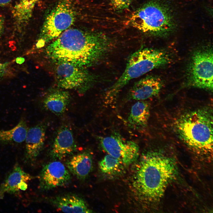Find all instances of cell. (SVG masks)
Wrapping results in <instances>:
<instances>
[{"instance_id": "cell-1", "label": "cell", "mask_w": 213, "mask_h": 213, "mask_svg": "<svg viewBox=\"0 0 213 213\" xmlns=\"http://www.w3.org/2000/svg\"><path fill=\"white\" fill-rule=\"evenodd\" d=\"M45 50L47 56L57 62H65L85 68L99 62L111 51L114 45L99 32L68 29Z\"/></svg>"}, {"instance_id": "cell-2", "label": "cell", "mask_w": 213, "mask_h": 213, "mask_svg": "<svg viewBox=\"0 0 213 213\" xmlns=\"http://www.w3.org/2000/svg\"><path fill=\"white\" fill-rule=\"evenodd\" d=\"M137 163L132 181L135 193L145 201H158L176 174L175 162L160 152L150 151L143 154Z\"/></svg>"}, {"instance_id": "cell-3", "label": "cell", "mask_w": 213, "mask_h": 213, "mask_svg": "<svg viewBox=\"0 0 213 213\" xmlns=\"http://www.w3.org/2000/svg\"><path fill=\"white\" fill-rule=\"evenodd\" d=\"M212 118L211 111L206 108L184 113L177 120L175 125L180 139L196 153L212 154Z\"/></svg>"}, {"instance_id": "cell-4", "label": "cell", "mask_w": 213, "mask_h": 213, "mask_svg": "<svg viewBox=\"0 0 213 213\" xmlns=\"http://www.w3.org/2000/svg\"><path fill=\"white\" fill-rule=\"evenodd\" d=\"M171 60L168 52L163 50L148 47L140 49L130 56L122 74L106 90V101H114L121 90L132 80L154 69L167 65Z\"/></svg>"}, {"instance_id": "cell-5", "label": "cell", "mask_w": 213, "mask_h": 213, "mask_svg": "<svg viewBox=\"0 0 213 213\" xmlns=\"http://www.w3.org/2000/svg\"><path fill=\"white\" fill-rule=\"evenodd\" d=\"M130 22L142 32L158 37L168 36L175 27L170 8L158 0L150 1L138 8L132 14Z\"/></svg>"}, {"instance_id": "cell-6", "label": "cell", "mask_w": 213, "mask_h": 213, "mask_svg": "<svg viewBox=\"0 0 213 213\" xmlns=\"http://www.w3.org/2000/svg\"><path fill=\"white\" fill-rule=\"evenodd\" d=\"M71 0H60L46 16L37 46L58 37L75 21L76 12Z\"/></svg>"}, {"instance_id": "cell-7", "label": "cell", "mask_w": 213, "mask_h": 213, "mask_svg": "<svg viewBox=\"0 0 213 213\" xmlns=\"http://www.w3.org/2000/svg\"><path fill=\"white\" fill-rule=\"evenodd\" d=\"M213 57L210 46H202L193 51L187 75L189 85L212 91Z\"/></svg>"}, {"instance_id": "cell-8", "label": "cell", "mask_w": 213, "mask_h": 213, "mask_svg": "<svg viewBox=\"0 0 213 213\" xmlns=\"http://www.w3.org/2000/svg\"><path fill=\"white\" fill-rule=\"evenodd\" d=\"M56 73L59 86L66 89L87 90L96 80L84 68L63 62H57Z\"/></svg>"}, {"instance_id": "cell-9", "label": "cell", "mask_w": 213, "mask_h": 213, "mask_svg": "<svg viewBox=\"0 0 213 213\" xmlns=\"http://www.w3.org/2000/svg\"><path fill=\"white\" fill-rule=\"evenodd\" d=\"M99 140L103 150L119 160L125 166L132 163L138 157L139 147L138 144L132 141L125 139L118 133L100 137Z\"/></svg>"}, {"instance_id": "cell-10", "label": "cell", "mask_w": 213, "mask_h": 213, "mask_svg": "<svg viewBox=\"0 0 213 213\" xmlns=\"http://www.w3.org/2000/svg\"><path fill=\"white\" fill-rule=\"evenodd\" d=\"M70 173L59 161L49 162L43 167L39 177V187L48 190L67 185L71 180Z\"/></svg>"}, {"instance_id": "cell-11", "label": "cell", "mask_w": 213, "mask_h": 213, "mask_svg": "<svg viewBox=\"0 0 213 213\" xmlns=\"http://www.w3.org/2000/svg\"><path fill=\"white\" fill-rule=\"evenodd\" d=\"M76 148L72 130L68 126H63L57 132L50 154L53 158L61 159L73 154Z\"/></svg>"}, {"instance_id": "cell-12", "label": "cell", "mask_w": 213, "mask_h": 213, "mask_svg": "<svg viewBox=\"0 0 213 213\" xmlns=\"http://www.w3.org/2000/svg\"><path fill=\"white\" fill-rule=\"evenodd\" d=\"M159 77L148 75L136 82L129 91L128 100H144L158 94L163 86Z\"/></svg>"}, {"instance_id": "cell-13", "label": "cell", "mask_w": 213, "mask_h": 213, "mask_svg": "<svg viewBox=\"0 0 213 213\" xmlns=\"http://www.w3.org/2000/svg\"><path fill=\"white\" fill-rule=\"evenodd\" d=\"M46 130L43 123L28 128L25 140V156L27 160L33 161L40 154L44 145Z\"/></svg>"}, {"instance_id": "cell-14", "label": "cell", "mask_w": 213, "mask_h": 213, "mask_svg": "<svg viewBox=\"0 0 213 213\" xmlns=\"http://www.w3.org/2000/svg\"><path fill=\"white\" fill-rule=\"evenodd\" d=\"M31 178L29 174L16 164L0 186V199H2L6 193L12 194L20 190H25L28 187L27 183Z\"/></svg>"}, {"instance_id": "cell-15", "label": "cell", "mask_w": 213, "mask_h": 213, "mask_svg": "<svg viewBox=\"0 0 213 213\" xmlns=\"http://www.w3.org/2000/svg\"><path fill=\"white\" fill-rule=\"evenodd\" d=\"M51 202L57 208L64 212H92L85 201L75 195L70 194L59 196L52 199Z\"/></svg>"}, {"instance_id": "cell-16", "label": "cell", "mask_w": 213, "mask_h": 213, "mask_svg": "<svg viewBox=\"0 0 213 213\" xmlns=\"http://www.w3.org/2000/svg\"><path fill=\"white\" fill-rule=\"evenodd\" d=\"M92 156L86 151L72 156L66 162L70 172L80 180L85 179L92 170Z\"/></svg>"}, {"instance_id": "cell-17", "label": "cell", "mask_w": 213, "mask_h": 213, "mask_svg": "<svg viewBox=\"0 0 213 213\" xmlns=\"http://www.w3.org/2000/svg\"><path fill=\"white\" fill-rule=\"evenodd\" d=\"M150 114L149 104L144 100H140L132 106L128 117L127 122L133 129L139 130L147 125Z\"/></svg>"}, {"instance_id": "cell-18", "label": "cell", "mask_w": 213, "mask_h": 213, "mask_svg": "<svg viewBox=\"0 0 213 213\" xmlns=\"http://www.w3.org/2000/svg\"><path fill=\"white\" fill-rule=\"evenodd\" d=\"M69 93L64 91H57L48 95L43 99V105L47 110L59 115L66 110L70 101Z\"/></svg>"}, {"instance_id": "cell-19", "label": "cell", "mask_w": 213, "mask_h": 213, "mask_svg": "<svg viewBox=\"0 0 213 213\" xmlns=\"http://www.w3.org/2000/svg\"><path fill=\"white\" fill-rule=\"evenodd\" d=\"M28 129L26 120L22 117L13 128L0 130V142L4 143H21L25 141Z\"/></svg>"}, {"instance_id": "cell-20", "label": "cell", "mask_w": 213, "mask_h": 213, "mask_svg": "<svg viewBox=\"0 0 213 213\" xmlns=\"http://www.w3.org/2000/svg\"><path fill=\"white\" fill-rule=\"evenodd\" d=\"M39 0H21L14 7L12 14L20 26L25 25L30 19L36 3Z\"/></svg>"}, {"instance_id": "cell-21", "label": "cell", "mask_w": 213, "mask_h": 213, "mask_svg": "<svg viewBox=\"0 0 213 213\" xmlns=\"http://www.w3.org/2000/svg\"><path fill=\"white\" fill-rule=\"evenodd\" d=\"M125 166L119 160L107 154L101 160L99 163L101 172L106 175L116 174L120 172Z\"/></svg>"}, {"instance_id": "cell-22", "label": "cell", "mask_w": 213, "mask_h": 213, "mask_svg": "<svg viewBox=\"0 0 213 213\" xmlns=\"http://www.w3.org/2000/svg\"><path fill=\"white\" fill-rule=\"evenodd\" d=\"M134 0H110L113 7L118 10L128 8Z\"/></svg>"}, {"instance_id": "cell-23", "label": "cell", "mask_w": 213, "mask_h": 213, "mask_svg": "<svg viewBox=\"0 0 213 213\" xmlns=\"http://www.w3.org/2000/svg\"><path fill=\"white\" fill-rule=\"evenodd\" d=\"M9 64V63L7 62L2 63L0 62V80L6 74Z\"/></svg>"}, {"instance_id": "cell-24", "label": "cell", "mask_w": 213, "mask_h": 213, "mask_svg": "<svg viewBox=\"0 0 213 213\" xmlns=\"http://www.w3.org/2000/svg\"><path fill=\"white\" fill-rule=\"evenodd\" d=\"M4 29V21L2 17L0 15V36L2 34Z\"/></svg>"}, {"instance_id": "cell-25", "label": "cell", "mask_w": 213, "mask_h": 213, "mask_svg": "<svg viewBox=\"0 0 213 213\" xmlns=\"http://www.w3.org/2000/svg\"><path fill=\"white\" fill-rule=\"evenodd\" d=\"M12 0H0V6H5L9 3Z\"/></svg>"}]
</instances>
